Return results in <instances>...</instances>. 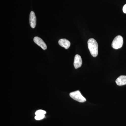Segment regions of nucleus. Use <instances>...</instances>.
<instances>
[{
  "mask_svg": "<svg viewBox=\"0 0 126 126\" xmlns=\"http://www.w3.org/2000/svg\"><path fill=\"white\" fill-rule=\"evenodd\" d=\"M88 48L91 55L96 57L98 54V44L94 39L90 38L88 41Z\"/></svg>",
  "mask_w": 126,
  "mask_h": 126,
  "instance_id": "obj_1",
  "label": "nucleus"
},
{
  "mask_svg": "<svg viewBox=\"0 0 126 126\" xmlns=\"http://www.w3.org/2000/svg\"><path fill=\"white\" fill-rule=\"evenodd\" d=\"M70 97L73 99L79 102L83 103L86 101V99L83 96L79 90L72 92L70 93Z\"/></svg>",
  "mask_w": 126,
  "mask_h": 126,
  "instance_id": "obj_2",
  "label": "nucleus"
},
{
  "mask_svg": "<svg viewBox=\"0 0 126 126\" xmlns=\"http://www.w3.org/2000/svg\"><path fill=\"white\" fill-rule=\"evenodd\" d=\"M123 38L122 36L118 35L115 37L112 43V46L114 49L121 48L123 45Z\"/></svg>",
  "mask_w": 126,
  "mask_h": 126,
  "instance_id": "obj_3",
  "label": "nucleus"
},
{
  "mask_svg": "<svg viewBox=\"0 0 126 126\" xmlns=\"http://www.w3.org/2000/svg\"><path fill=\"white\" fill-rule=\"evenodd\" d=\"M82 64V58L79 55L77 54L75 56L74 65L75 69L81 67Z\"/></svg>",
  "mask_w": 126,
  "mask_h": 126,
  "instance_id": "obj_4",
  "label": "nucleus"
},
{
  "mask_svg": "<svg viewBox=\"0 0 126 126\" xmlns=\"http://www.w3.org/2000/svg\"><path fill=\"white\" fill-rule=\"evenodd\" d=\"M34 41L35 44L41 47L43 50H45L47 49V47L46 44L40 38L36 36L34 38Z\"/></svg>",
  "mask_w": 126,
  "mask_h": 126,
  "instance_id": "obj_5",
  "label": "nucleus"
},
{
  "mask_svg": "<svg viewBox=\"0 0 126 126\" xmlns=\"http://www.w3.org/2000/svg\"><path fill=\"white\" fill-rule=\"evenodd\" d=\"M29 21L31 27L32 28H34L36 25V19L35 14L33 11H32L30 12Z\"/></svg>",
  "mask_w": 126,
  "mask_h": 126,
  "instance_id": "obj_6",
  "label": "nucleus"
},
{
  "mask_svg": "<svg viewBox=\"0 0 126 126\" xmlns=\"http://www.w3.org/2000/svg\"><path fill=\"white\" fill-rule=\"evenodd\" d=\"M58 43L60 46L65 48V49H68L70 45V41L65 39H60Z\"/></svg>",
  "mask_w": 126,
  "mask_h": 126,
  "instance_id": "obj_7",
  "label": "nucleus"
},
{
  "mask_svg": "<svg viewBox=\"0 0 126 126\" xmlns=\"http://www.w3.org/2000/svg\"><path fill=\"white\" fill-rule=\"evenodd\" d=\"M116 83L119 86H123L126 84V76L121 75L116 81Z\"/></svg>",
  "mask_w": 126,
  "mask_h": 126,
  "instance_id": "obj_8",
  "label": "nucleus"
},
{
  "mask_svg": "<svg viewBox=\"0 0 126 126\" xmlns=\"http://www.w3.org/2000/svg\"><path fill=\"white\" fill-rule=\"evenodd\" d=\"M46 113V112L43 110H37L35 112V114L36 115H45Z\"/></svg>",
  "mask_w": 126,
  "mask_h": 126,
  "instance_id": "obj_9",
  "label": "nucleus"
},
{
  "mask_svg": "<svg viewBox=\"0 0 126 126\" xmlns=\"http://www.w3.org/2000/svg\"><path fill=\"white\" fill-rule=\"evenodd\" d=\"M45 117V115H36L35 118L36 120H40L42 119Z\"/></svg>",
  "mask_w": 126,
  "mask_h": 126,
  "instance_id": "obj_10",
  "label": "nucleus"
},
{
  "mask_svg": "<svg viewBox=\"0 0 126 126\" xmlns=\"http://www.w3.org/2000/svg\"><path fill=\"white\" fill-rule=\"evenodd\" d=\"M123 11L125 14H126V4L124 5L123 8Z\"/></svg>",
  "mask_w": 126,
  "mask_h": 126,
  "instance_id": "obj_11",
  "label": "nucleus"
}]
</instances>
